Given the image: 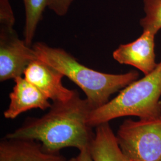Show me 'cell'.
<instances>
[{"label":"cell","mask_w":161,"mask_h":161,"mask_svg":"<svg viewBox=\"0 0 161 161\" xmlns=\"http://www.w3.org/2000/svg\"><path fill=\"white\" fill-rule=\"evenodd\" d=\"M125 161H134L132 160H130V159H128L127 158H125Z\"/></svg>","instance_id":"obj_17"},{"label":"cell","mask_w":161,"mask_h":161,"mask_svg":"<svg viewBox=\"0 0 161 161\" xmlns=\"http://www.w3.org/2000/svg\"><path fill=\"white\" fill-rule=\"evenodd\" d=\"M32 47L38 59L57 69L80 88L86 94L92 110L107 103L112 94L139 78L136 70L121 74L95 70L80 64L63 49L48 46L42 42L35 43Z\"/></svg>","instance_id":"obj_2"},{"label":"cell","mask_w":161,"mask_h":161,"mask_svg":"<svg viewBox=\"0 0 161 161\" xmlns=\"http://www.w3.org/2000/svg\"><path fill=\"white\" fill-rule=\"evenodd\" d=\"M38 59L32 47L21 40L13 26L0 25V80L22 76L32 62Z\"/></svg>","instance_id":"obj_5"},{"label":"cell","mask_w":161,"mask_h":161,"mask_svg":"<svg viewBox=\"0 0 161 161\" xmlns=\"http://www.w3.org/2000/svg\"><path fill=\"white\" fill-rule=\"evenodd\" d=\"M144 17L140 20L143 31L157 34L161 29V0H143Z\"/></svg>","instance_id":"obj_12"},{"label":"cell","mask_w":161,"mask_h":161,"mask_svg":"<svg viewBox=\"0 0 161 161\" xmlns=\"http://www.w3.org/2000/svg\"><path fill=\"white\" fill-rule=\"evenodd\" d=\"M90 149L93 161H125L109 122L98 125Z\"/></svg>","instance_id":"obj_10"},{"label":"cell","mask_w":161,"mask_h":161,"mask_svg":"<svg viewBox=\"0 0 161 161\" xmlns=\"http://www.w3.org/2000/svg\"><path fill=\"white\" fill-rule=\"evenodd\" d=\"M14 16L9 0H0V25L14 26Z\"/></svg>","instance_id":"obj_13"},{"label":"cell","mask_w":161,"mask_h":161,"mask_svg":"<svg viewBox=\"0 0 161 161\" xmlns=\"http://www.w3.org/2000/svg\"><path fill=\"white\" fill-rule=\"evenodd\" d=\"M125 158L134 161H161V118L127 119L116 134Z\"/></svg>","instance_id":"obj_4"},{"label":"cell","mask_w":161,"mask_h":161,"mask_svg":"<svg viewBox=\"0 0 161 161\" xmlns=\"http://www.w3.org/2000/svg\"><path fill=\"white\" fill-rule=\"evenodd\" d=\"M14 82L15 86L9 94L10 104L4 112L6 119H14L29 110L40 109L44 110L52 106L49 99L25 78L17 77Z\"/></svg>","instance_id":"obj_8"},{"label":"cell","mask_w":161,"mask_h":161,"mask_svg":"<svg viewBox=\"0 0 161 161\" xmlns=\"http://www.w3.org/2000/svg\"><path fill=\"white\" fill-rule=\"evenodd\" d=\"M161 60L155 69L121 90L103 106L90 113L87 123L91 127L124 116L139 119L161 118Z\"/></svg>","instance_id":"obj_3"},{"label":"cell","mask_w":161,"mask_h":161,"mask_svg":"<svg viewBox=\"0 0 161 161\" xmlns=\"http://www.w3.org/2000/svg\"><path fill=\"white\" fill-rule=\"evenodd\" d=\"M76 158V161H93L90 147L80 150V153Z\"/></svg>","instance_id":"obj_15"},{"label":"cell","mask_w":161,"mask_h":161,"mask_svg":"<svg viewBox=\"0 0 161 161\" xmlns=\"http://www.w3.org/2000/svg\"><path fill=\"white\" fill-rule=\"evenodd\" d=\"M74 0H48V8L58 16H64Z\"/></svg>","instance_id":"obj_14"},{"label":"cell","mask_w":161,"mask_h":161,"mask_svg":"<svg viewBox=\"0 0 161 161\" xmlns=\"http://www.w3.org/2000/svg\"><path fill=\"white\" fill-rule=\"evenodd\" d=\"M149 31H143L137 39L121 44L113 53V58L119 64L130 65L148 75L155 69V36Z\"/></svg>","instance_id":"obj_7"},{"label":"cell","mask_w":161,"mask_h":161,"mask_svg":"<svg viewBox=\"0 0 161 161\" xmlns=\"http://www.w3.org/2000/svg\"><path fill=\"white\" fill-rule=\"evenodd\" d=\"M92 107L76 91L66 102H53L46 114L40 118H28L21 127L7 134L6 138L33 140L44 149L59 153L66 147L79 150L90 147L94 134L87 119Z\"/></svg>","instance_id":"obj_1"},{"label":"cell","mask_w":161,"mask_h":161,"mask_svg":"<svg viewBox=\"0 0 161 161\" xmlns=\"http://www.w3.org/2000/svg\"><path fill=\"white\" fill-rule=\"evenodd\" d=\"M66 161H76V158H72L69 160H66Z\"/></svg>","instance_id":"obj_16"},{"label":"cell","mask_w":161,"mask_h":161,"mask_svg":"<svg viewBox=\"0 0 161 161\" xmlns=\"http://www.w3.org/2000/svg\"><path fill=\"white\" fill-rule=\"evenodd\" d=\"M59 153L44 149L33 140L5 138L0 143V161H66Z\"/></svg>","instance_id":"obj_9"},{"label":"cell","mask_w":161,"mask_h":161,"mask_svg":"<svg viewBox=\"0 0 161 161\" xmlns=\"http://www.w3.org/2000/svg\"><path fill=\"white\" fill-rule=\"evenodd\" d=\"M48 0H23L25 9V41L31 47L38 25L42 17Z\"/></svg>","instance_id":"obj_11"},{"label":"cell","mask_w":161,"mask_h":161,"mask_svg":"<svg viewBox=\"0 0 161 161\" xmlns=\"http://www.w3.org/2000/svg\"><path fill=\"white\" fill-rule=\"evenodd\" d=\"M24 78L36 86L53 102H66L74 97L76 90L62 84L64 75L40 59L32 62L23 73Z\"/></svg>","instance_id":"obj_6"}]
</instances>
